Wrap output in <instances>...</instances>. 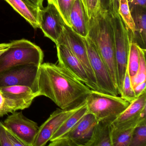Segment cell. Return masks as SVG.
Instances as JSON below:
<instances>
[{"label":"cell","instance_id":"ac0fdd59","mask_svg":"<svg viewBox=\"0 0 146 146\" xmlns=\"http://www.w3.org/2000/svg\"><path fill=\"white\" fill-rule=\"evenodd\" d=\"M135 25V32L131 42L146 49V8L135 6L130 9Z\"/></svg>","mask_w":146,"mask_h":146},{"label":"cell","instance_id":"8d00e7d4","mask_svg":"<svg viewBox=\"0 0 146 146\" xmlns=\"http://www.w3.org/2000/svg\"><path fill=\"white\" fill-rule=\"evenodd\" d=\"M5 43H1V44H0V47H1L2 46H4V45H5Z\"/></svg>","mask_w":146,"mask_h":146},{"label":"cell","instance_id":"484cf974","mask_svg":"<svg viewBox=\"0 0 146 146\" xmlns=\"http://www.w3.org/2000/svg\"><path fill=\"white\" fill-rule=\"evenodd\" d=\"M25 146L0 121V146Z\"/></svg>","mask_w":146,"mask_h":146},{"label":"cell","instance_id":"d6986e66","mask_svg":"<svg viewBox=\"0 0 146 146\" xmlns=\"http://www.w3.org/2000/svg\"><path fill=\"white\" fill-rule=\"evenodd\" d=\"M16 11L24 18L33 28L39 29L40 9L31 5L27 0H5Z\"/></svg>","mask_w":146,"mask_h":146},{"label":"cell","instance_id":"9a60e30c","mask_svg":"<svg viewBox=\"0 0 146 146\" xmlns=\"http://www.w3.org/2000/svg\"><path fill=\"white\" fill-rule=\"evenodd\" d=\"M56 45L58 65L67 69L90 89L88 77L79 60L66 46L62 44Z\"/></svg>","mask_w":146,"mask_h":146},{"label":"cell","instance_id":"4dcf8cb0","mask_svg":"<svg viewBox=\"0 0 146 146\" xmlns=\"http://www.w3.org/2000/svg\"><path fill=\"white\" fill-rule=\"evenodd\" d=\"M146 82H144L137 84L133 88V90L137 98L146 92Z\"/></svg>","mask_w":146,"mask_h":146},{"label":"cell","instance_id":"603a6c76","mask_svg":"<svg viewBox=\"0 0 146 146\" xmlns=\"http://www.w3.org/2000/svg\"><path fill=\"white\" fill-rule=\"evenodd\" d=\"M118 13L122 18L127 29L130 32L131 37L135 33V25L127 0H119Z\"/></svg>","mask_w":146,"mask_h":146},{"label":"cell","instance_id":"4316f807","mask_svg":"<svg viewBox=\"0 0 146 146\" xmlns=\"http://www.w3.org/2000/svg\"><path fill=\"white\" fill-rule=\"evenodd\" d=\"M129 146H146V120L135 128Z\"/></svg>","mask_w":146,"mask_h":146},{"label":"cell","instance_id":"7402d4cb","mask_svg":"<svg viewBox=\"0 0 146 146\" xmlns=\"http://www.w3.org/2000/svg\"><path fill=\"white\" fill-rule=\"evenodd\" d=\"M139 61L140 58L138 46L135 43L131 42L127 66V70L130 79L134 77L137 73Z\"/></svg>","mask_w":146,"mask_h":146},{"label":"cell","instance_id":"ba28073f","mask_svg":"<svg viewBox=\"0 0 146 146\" xmlns=\"http://www.w3.org/2000/svg\"><path fill=\"white\" fill-rule=\"evenodd\" d=\"M97 122L93 114L87 113L70 131L48 146H86Z\"/></svg>","mask_w":146,"mask_h":146},{"label":"cell","instance_id":"e0dca14e","mask_svg":"<svg viewBox=\"0 0 146 146\" xmlns=\"http://www.w3.org/2000/svg\"><path fill=\"white\" fill-rule=\"evenodd\" d=\"M89 19L82 0H75L70 16V27L82 37L88 34Z\"/></svg>","mask_w":146,"mask_h":146},{"label":"cell","instance_id":"f546056e","mask_svg":"<svg viewBox=\"0 0 146 146\" xmlns=\"http://www.w3.org/2000/svg\"><path fill=\"white\" fill-rule=\"evenodd\" d=\"M13 111L9 107L5 97L0 89V117Z\"/></svg>","mask_w":146,"mask_h":146},{"label":"cell","instance_id":"277c9868","mask_svg":"<svg viewBox=\"0 0 146 146\" xmlns=\"http://www.w3.org/2000/svg\"><path fill=\"white\" fill-rule=\"evenodd\" d=\"M111 13L115 42V56L117 75V89L121 95L128 66L131 42L130 33L118 13Z\"/></svg>","mask_w":146,"mask_h":146},{"label":"cell","instance_id":"52a82bcc","mask_svg":"<svg viewBox=\"0 0 146 146\" xmlns=\"http://www.w3.org/2000/svg\"><path fill=\"white\" fill-rule=\"evenodd\" d=\"M90 63L94 73L97 86L100 92L113 96H118L117 90L113 85L105 63L91 39L84 38Z\"/></svg>","mask_w":146,"mask_h":146},{"label":"cell","instance_id":"e575fe53","mask_svg":"<svg viewBox=\"0 0 146 146\" xmlns=\"http://www.w3.org/2000/svg\"><path fill=\"white\" fill-rule=\"evenodd\" d=\"M119 0H111V12L113 13H118Z\"/></svg>","mask_w":146,"mask_h":146},{"label":"cell","instance_id":"6da1fadb","mask_svg":"<svg viewBox=\"0 0 146 146\" xmlns=\"http://www.w3.org/2000/svg\"><path fill=\"white\" fill-rule=\"evenodd\" d=\"M34 90L67 110L84 104L92 90L64 67L45 63L39 66Z\"/></svg>","mask_w":146,"mask_h":146},{"label":"cell","instance_id":"cb8c5ba5","mask_svg":"<svg viewBox=\"0 0 146 146\" xmlns=\"http://www.w3.org/2000/svg\"><path fill=\"white\" fill-rule=\"evenodd\" d=\"M138 48L140 58L139 67L136 76L131 78L133 88L137 84L146 81V49H143L138 46Z\"/></svg>","mask_w":146,"mask_h":146},{"label":"cell","instance_id":"2e32d148","mask_svg":"<svg viewBox=\"0 0 146 146\" xmlns=\"http://www.w3.org/2000/svg\"><path fill=\"white\" fill-rule=\"evenodd\" d=\"M116 118L110 117L98 121L86 146H112L111 124Z\"/></svg>","mask_w":146,"mask_h":146},{"label":"cell","instance_id":"d4e9b609","mask_svg":"<svg viewBox=\"0 0 146 146\" xmlns=\"http://www.w3.org/2000/svg\"><path fill=\"white\" fill-rule=\"evenodd\" d=\"M54 5L64 19L66 25L70 27V16L75 0H47Z\"/></svg>","mask_w":146,"mask_h":146},{"label":"cell","instance_id":"8fae6325","mask_svg":"<svg viewBox=\"0 0 146 146\" xmlns=\"http://www.w3.org/2000/svg\"><path fill=\"white\" fill-rule=\"evenodd\" d=\"M40 28L46 37L57 44L66 25L60 13L54 5L48 3L39 12Z\"/></svg>","mask_w":146,"mask_h":146},{"label":"cell","instance_id":"836d02e7","mask_svg":"<svg viewBox=\"0 0 146 146\" xmlns=\"http://www.w3.org/2000/svg\"><path fill=\"white\" fill-rule=\"evenodd\" d=\"M31 5L34 6L39 8L42 9L43 7V2L44 0H27Z\"/></svg>","mask_w":146,"mask_h":146},{"label":"cell","instance_id":"8992f818","mask_svg":"<svg viewBox=\"0 0 146 146\" xmlns=\"http://www.w3.org/2000/svg\"><path fill=\"white\" fill-rule=\"evenodd\" d=\"M58 44L66 46L74 54L86 70L90 83V89L100 92L94 73L90 63L84 37L77 34L70 27L66 25L63 34L56 44Z\"/></svg>","mask_w":146,"mask_h":146},{"label":"cell","instance_id":"d590c367","mask_svg":"<svg viewBox=\"0 0 146 146\" xmlns=\"http://www.w3.org/2000/svg\"><path fill=\"white\" fill-rule=\"evenodd\" d=\"M10 46V43H5V45L0 47V54L7 49Z\"/></svg>","mask_w":146,"mask_h":146},{"label":"cell","instance_id":"f1b7e54d","mask_svg":"<svg viewBox=\"0 0 146 146\" xmlns=\"http://www.w3.org/2000/svg\"><path fill=\"white\" fill-rule=\"evenodd\" d=\"M89 19L96 16L100 10V0H82Z\"/></svg>","mask_w":146,"mask_h":146},{"label":"cell","instance_id":"ffe728a7","mask_svg":"<svg viewBox=\"0 0 146 146\" xmlns=\"http://www.w3.org/2000/svg\"><path fill=\"white\" fill-rule=\"evenodd\" d=\"M87 113V108L85 103L80 109L73 113L64 122L53 134L49 141L50 142L52 141L62 137L76 125Z\"/></svg>","mask_w":146,"mask_h":146},{"label":"cell","instance_id":"7a4b0ae2","mask_svg":"<svg viewBox=\"0 0 146 146\" xmlns=\"http://www.w3.org/2000/svg\"><path fill=\"white\" fill-rule=\"evenodd\" d=\"M88 36L100 53L117 90L115 42L111 11L100 9L95 17L89 19Z\"/></svg>","mask_w":146,"mask_h":146},{"label":"cell","instance_id":"83f0119b","mask_svg":"<svg viewBox=\"0 0 146 146\" xmlns=\"http://www.w3.org/2000/svg\"><path fill=\"white\" fill-rule=\"evenodd\" d=\"M120 97L131 103L137 98L135 95L133 87L131 85L130 77L127 69L123 82L122 92L120 95Z\"/></svg>","mask_w":146,"mask_h":146},{"label":"cell","instance_id":"9c48e42d","mask_svg":"<svg viewBox=\"0 0 146 146\" xmlns=\"http://www.w3.org/2000/svg\"><path fill=\"white\" fill-rule=\"evenodd\" d=\"M3 124L25 146H34L40 127L37 123L26 117L22 112L12 113Z\"/></svg>","mask_w":146,"mask_h":146},{"label":"cell","instance_id":"7c38bea8","mask_svg":"<svg viewBox=\"0 0 146 146\" xmlns=\"http://www.w3.org/2000/svg\"><path fill=\"white\" fill-rule=\"evenodd\" d=\"M85 103L86 102L78 107L70 110L57 108L39 127L33 146H45L64 122L80 109Z\"/></svg>","mask_w":146,"mask_h":146},{"label":"cell","instance_id":"44dd1931","mask_svg":"<svg viewBox=\"0 0 146 146\" xmlns=\"http://www.w3.org/2000/svg\"><path fill=\"white\" fill-rule=\"evenodd\" d=\"M137 125L119 129L113 128L111 126L112 146H129L132 133Z\"/></svg>","mask_w":146,"mask_h":146},{"label":"cell","instance_id":"5b68a950","mask_svg":"<svg viewBox=\"0 0 146 146\" xmlns=\"http://www.w3.org/2000/svg\"><path fill=\"white\" fill-rule=\"evenodd\" d=\"M130 104L120 96L92 90L86 100L87 113L93 114L97 121L110 117H117Z\"/></svg>","mask_w":146,"mask_h":146},{"label":"cell","instance_id":"1f68e13d","mask_svg":"<svg viewBox=\"0 0 146 146\" xmlns=\"http://www.w3.org/2000/svg\"><path fill=\"white\" fill-rule=\"evenodd\" d=\"M130 9L135 6L146 8V0H127Z\"/></svg>","mask_w":146,"mask_h":146},{"label":"cell","instance_id":"d6a6232c","mask_svg":"<svg viewBox=\"0 0 146 146\" xmlns=\"http://www.w3.org/2000/svg\"><path fill=\"white\" fill-rule=\"evenodd\" d=\"M100 9L110 11L111 10V0H100Z\"/></svg>","mask_w":146,"mask_h":146},{"label":"cell","instance_id":"4fadbf2b","mask_svg":"<svg viewBox=\"0 0 146 146\" xmlns=\"http://www.w3.org/2000/svg\"><path fill=\"white\" fill-rule=\"evenodd\" d=\"M146 92L137 97L117 117L112 123L113 128L119 129L137 125L146 120Z\"/></svg>","mask_w":146,"mask_h":146},{"label":"cell","instance_id":"30bf717a","mask_svg":"<svg viewBox=\"0 0 146 146\" xmlns=\"http://www.w3.org/2000/svg\"><path fill=\"white\" fill-rule=\"evenodd\" d=\"M39 67L32 64L21 65L1 72L0 88L20 85L28 86L34 90Z\"/></svg>","mask_w":146,"mask_h":146},{"label":"cell","instance_id":"5bb4252c","mask_svg":"<svg viewBox=\"0 0 146 146\" xmlns=\"http://www.w3.org/2000/svg\"><path fill=\"white\" fill-rule=\"evenodd\" d=\"M13 112L29 108L33 100L39 95L30 87L10 86L0 88Z\"/></svg>","mask_w":146,"mask_h":146},{"label":"cell","instance_id":"3957f363","mask_svg":"<svg viewBox=\"0 0 146 146\" xmlns=\"http://www.w3.org/2000/svg\"><path fill=\"white\" fill-rule=\"evenodd\" d=\"M9 47L0 54V72L11 67L24 64L39 66L44 54L38 46L25 39L13 41Z\"/></svg>","mask_w":146,"mask_h":146}]
</instances>
